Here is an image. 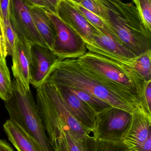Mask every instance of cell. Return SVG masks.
Here are the masks:
<instances>
[{
    "instance_id": "cell-1",
    "label": "cell",
    "mask_w": 151,
    "mask_h": 151,
    "mask_svg": "<svg viewBox=\"0 0 151 151\" xmlns=\"http://www.w3.org/2000/svg\"><path fill=\"white\" fill-rule=\"evenodd\" d=\"M43 83L83 91L113 107L130 114L133 113L138 106L105 86L82 68L76 59H59L57 61L52 65Z\"/></svg>"
},
{
    "instance_id": "cell-2",
    "label": "cell",
    "mask_w": 151,
    "mask_h": 151,
    "mask_svg": "<svg viewBox=\"0 0 151 151\" xmlns=\"http://www.w3.org/2000/svg\"><path fill=\"white\" fill-rule=\"evenodd\" d=\"M76 59L108 88L139 104L145 82L129 66L90 51Z\"/></svg>"
},
{
    "instance_id": "cell-3",
    "label": "cell",
    "mask_w": 151,
    "mask_h": 151,
    "mask_svg": "<svg viewBox=\"0 0 151 151\" xmlns=\"http://www.w3.org/2000/svg\"><path fill=\"white\" fill-rule=\"evenodd\" d=\"M98 1L107 10L108 23L122 45L136 56L151 50V32L136 6L121 0Z\"/></svg>"
},
{
    "instance_id": "cell-4",
    "label": "cell",
    "mask_w": 151,
    "mask_h": 151,
    "mask_svg": "<svg viewBox=\"0 0 151 151\" xmlns=\"http://www.w3.org/2000/svg\"><path fill=\"white\" fill-rule=\"evenodd\" d=\"M36 102L47 135L67 131L79 140L92 136L70 112L56 85L43 83L36 88Z\"/></svg>"
},
{
    "instance_id": "cell-5",
    "label": "cell",
    "mask_w": 151,
    "mask_h": 151,
    "mask_svg": "<svg viewBox=\"0 0 151 151\" xmlns=\"http://www.w3.org/2000/svg\"><path fill=\"white\" fill-rule=\"evenodd\" d=\"M12 83V96L4 101L9 119L24 129L41 151H54L31 90L25 88L17 79H14Z\"/></svg>"
},
{
    "instance_id": "cell-6",
    "label": "cell",
    "mask_w": 151,
    "mask_h": 151,
    "mask_svg": "<svg viewBox=\"0 0 151 151\" xmlns=\"http://www.w3.org/2000/svg\"><path fill=\"white\" fill-rule=\"evenodd\" d=\"M56 32L52 51L60 60L77 59L88 50L82 38L54 13L45 10Z\"/></svg>"
},
{
    "instance_id": "cell-7",
    "label": "cell",
    "mask_w": 151,
    "mask_h": 151,
    "mask_svg": "<svg viewBox=\"0 0 151 151\" xmlns=\"http://www.w3.org/2000/svg\"><path fill=\"white\" fill-rule=\"evenodd\" d=\"M132 114L112 107L98 114L93 137L96 141L121 142L131 123Z\"/></svg>"
},
{
    "instance_id": "cell-8",
    "label": "cell",
    "mask_w": 151,
    "mask_h": 151,
    "mask_svg": "<svg viewBox=\"0 0 151 151\" xmlns=\"http://www.w3.org/2000/svg\"><path fill=\"white\" fill-rule=\"evenodd\" d=\"M10 19L17 35L25 38L31 44L48 47L36 29L28 5L24 0H10Z\"/></svg>"
},
{
    "instance_id": "cell-9",
    "label": "cell",
    "mask_w": 151,
    "mask_h": 151,
    "mask_svg": "<svg viewBox=\"0 0 151 151\" xmlns=\"http://www.w3.org/2000/svg\"><path fill=\"white\" fill-rule=\"evenodd\" d=\"M57 15L79 35L86 45L95 44L94 35L99 31L72 3L67 0H60Z\"/></svg>"
},
{
    "instance_id": "cell-10",
    "label": "cell",
    "mask_w": 151,
    "mask_h": 151,
    "mask_svg": "<svg viewBox=\"0 0 151 151\" xmlns=\"http://www.w3.org/2000/svg\"><path fill=\"white\" fill-rule=\"evenodd\" d=\"M95 44L86 45L88 51L102 55L130 67L131 60L135 55L124 45L109 35L98 31L94 35Z\"/></svg>"
},
{
    "instance_id": "cell-11",
    "label": "cell",
    "mask_w": 151,
    "mask_h": 151,
    "mask_svg": "<svg viewBox=\"0 0 151 151\" xmlns=\"http://www.w3.org/2000/svg\"><path fill=\"white\" fill-rule=\"evenodd\" d=\"M151 134V116L139 104L132 114L130 126L121 142L129 151H136Z\"/></svg>"
},
{
    "instance_id": "cell-12",
    "label": "cell",
    "mask_w": 151,
    "mask_h": 151,
    "mask_svg": "<svg viewBox=\"0 0 151 151\" xmlns=\"http://www.w3.org/2000/svg\"><path fill=\"white\" fill-rule=\"evenodd\" d=\"M30 83L37 88L44 82L52 65L59 60L49 48L32 44Z\"/></svg>"
},
{
    "instance_id": "cell-13",
    "label": "cell",
    "mask_w": 151,
    "mask_h": 151,
    "mask_svg": "<svg viewBox=\"0 0 151 151\" xmlns=\"http://www.w3.org/2000/svg\"><path fill=\"white\" fill-rule=\"evenodd\" d=\"M56 86L70 112L80 124L93 136L97 114L67 87Z\"/></svg>"
},
{
    "instance_id": "cell-14",
    "label": "cell",
    "mask_w": 151,
    "mask_h": 151,
    "mask_svg": "<svg viewBox=\"0 0 151 151\" xmlns=\"http://www.w3.org/2000/svg\"><path fill=\"white\" fill-rule=\"evenodd\" d=\"M32 44L25 38L17 35L12 57V74L27 89L30 88V66Z\"/></svg>"
},
{
    "instance_id": "cell-15",
    "label": "cell",
    "mask_w": 151,
    "mask_h": 151,
    "mask_svg": "<svg viewBox=\"0 0 151 151\" xmlns=\"http://www.w3.org/2000/svg\"><path fill=\"white\" fill-rule=\"evenodd\" d=\"M3 128L8 139L18 151H41L34 140L12 121H6Z\"/></svg>"
},
{
    "instance_id": "cell-16",
    "label": "cell",
    "mask_w": 151,
    "mask_h": 151,
    "mask_svg": "<svg viewBox=\"0 0 151 151\" xmlns=\"http://www.w3.org/2000/svg\"><path fill=\"white\" fill-rule=\"evenodd\" d=\"M27 5L36 29L48 47L52 50L56 35L53 24L46 15L45 10L28 4Z\"/></svg>"
},
{
    "instance_id": "cell-17",
    "label": "cell",
    "mask_w": 151,
    "mask_h": 151,
    "mask_svg": "<svg viewBox=\"0 0 151 151\" xmlns=\"http://www.w3.org/2000/svg\"><path fill=\"white\" fill-rule=\"evenodd\" d=\"M151 50L131 60L130 68L144 82L151 81Z\"/></svg>"
},
{
    "instance_id": "cell-18",
    "label": "cell",
    "mask_w": 151,
    "mask_h": 151,
    "mask_svg": "<svg viewBox=\"0 0 151 151\" xmlns=\"http://www.w3.org/2000/svg\"><path fill=\"white\" fill-rule=\"evenodd\" d=\"M69 1L72 3L85 16V17L89 21L90 23L92 25L94 26L100 32L103 34L109 35L114 40L120 42L118 37L114 33V32L108 22L98 16L89 11L78 4L70 1Z\"/></svg>"
},
{
    "instance_id": "cell-19",
    "label": "cell",
    "mask_w": 151,
    "mask_h": 151,
    "mask_svg": "<svg viewBox=\"0 0 151 151\" xmlns=\"http://www.w3.org/2000/svg\"><path fill=\"white\" fill-rule=\"evenodd\" d=\"M12 83L6 58L0 56V98L7 101L12 95Z\"/></svg>"
},
{
    "instance_id": "cell-20",
    "label": "cell",
    "mask_w": 151,
    "mask_h": 151,
    "mask_svg": "<svg viewBox=\"0 0 151 151\" xmlns=\"http://www.w3.org/2000/svg\"><path fill=\"white\" fill-rule=\"evenodd\" d=\"M67 88L79 99L90 106L97 114H98L104 110L112 106L106 102L96 97L87 92L78 89Z\"/></svg>"
},
{
    "instance_id": "cell-21",
    "label": "cell",
    "mask_w": 151,
    "mask_h": 151,
    "mask_svg": "<svg viewBox=\"0 0 151 151\" xmlns=\"http://www.w3.org/2000/svg\"><path fill=\"white\" fill-rule=\"evenodd\" d=\"M69 151H91L94 137L90 136L83 140L74 138L67 131H62Z\"/></svg>"
},
{
    "instance_id": "cell-22",
    "label": "cell",
    "mask_w": 151,
    "mask_h": 151,
    "mask_svg": "<svg viewBox=\"0 0 151 151\" xmlns=\"http://www.w3.org/2000/svg\"><path fill=\"white\" fill-rule=\"evenodd\" d=\"M0 18L2 22L7 54L8 55L12 57L13 55L15 50L16 40L17 35L12 24L10 19L4 20L1 18V17Z\"/></svg>"
},
{
    "instance_id": "cell-23",
    "label": "cell",
    "mask_w": 151,
    "mask_h": 151,
    "mask_svg": "<svg viewBox=\"0 0 151 151\" xmlns=\"http://www.w3.org/2000/svg\"><path fill=\"white\" fill-rule=\"evenodd\" d=\"M78 4L108 23L109 17L107 10L98 0H82Z\"/></svg>"
},
{
    "instance_id": "cell-24",
    "label": "cell",
    "mask_w": 151,
    "mask_h": 151,
    "mask_svg": "<svg viewBox=\"0 0 151 151\" xmlns=\"http://www.w3.org/2000/svg\"><path fill=\"white\" fill-rule=\"evenodd\" d=\"M91 151H130L121 142H112L96 141L94 138Z\"/></svg>"
},
{
    "instance_id": "cell-25",
    "label": "cell",
    "mask_w": 151,
    "mask_h": 151,
    "mask_svg": "<svg viewBox=\"0 0 151 151\" xmlns=\"http://www.w3.org/2000/svg\"><path fill=\"white\" fill-rule=\"evenodd\" d=\"M137 7L149 31L151 32V0H137Z\"/></svg>"
},
{
    "instance_id": "cell-26",
    "label": "cell",
    "mask_w": 151,
    "mask_h": 151,
    "mask_svg": "<svg viewBox=\"0 0 151 151\" xmlns=\"http://www.w3.org/2000/svg\"><path fill=\"white\" fill-rule=\"evenodd\" d=\"M144 111L151 116V81L145 82L140 103Z\"/></svg>"
},
{
    "instance_id": "cell-27",
    "label": "cell",
    "mask_w": 151,
    "mask_h": 151,
    "mask_svg": "<svg viewBox=\"0 0 151 151\" xmlns=\"http://www.w3.org/2000/svg\"><path fill=\"white\" fill-rule=\"evenodd\" d=\"M48 138L54 151H69L62 131Z\"/></svg>"
},
{
    "instance_id": "cell-28",
    "label": "cell",
    "mask_w": 151,
    "mask_h": 151,
    "mask_svg": "<svg viewBox=\"0 0 151 151\" xmlns=\"http://www.w3.org/2000/svg\"><path fill=\"white\" fill-rule=\"evenodd\" d=\"M10 0H0V17L3 20L10 19Z\"/></svg>"
},
{
    "instance_id": "cell-29",
    "label": "cell",
    "mask_w": 151,
    "mask_h": 151,
    "mask_svg": "<svg viewBox=\"0 0 151 151\" xmlns=\"http://www.w3.org/2000/svg\"><path fill=\"white\" fill-rule=\"evenodd\" d=\"M8 55L3 29L0 27V56L6 58Z\"/></svg>"
},
{
    "instance_id": "cell-30",
    "label": "cell",
    "mask_w": 151,
    "mask_h": 151,
    "mask_svg": "<svg viewBox=\"0 0 151 151\" xmlns=\"http://www.w3.org/2000/svg\"><path fill=\"white\" fill-rule=\"evenodd\" d=\"M47 5L48 11L57 15V9L60 0H43Z\"/></svg>"
},
{
    "instance_id": "cell-31",
    "label": "cell",
    "mask_w": 151,
    "mask_h": 151,
    "mask_svg": "<svg viewBox=\"0 0 151 151\" xmlns=\"http://www.w3.org/2000/svg\"><path fill=\"white\" fill-rule=\"evenodd\" d=\"M27 4L34 7H38L46 11L48 10V7L43 0H24Z\"/></svg>"
},
{
    "instance_id": "cell-32",
    "label": "cell",
    "mask_w": 151,
    "mask_h": 151,
    "mask_svg": "<svg viewBox=\"0 0 151 151\" xmlns=\"http://www.w3.org/2000/svg\"><path fill=\"white\" fill-rule=\"evenodd\" d=\"M136 151H151V134L145 142Z\"/></svg>"
},
{
    "instance_id": "cell-33",
    "label": "cell",
    "mask_w": 151,
    "mask_h": 151,
    "mask_svg": "<svg viewBox=\"0 0 151 151\" xmlns=\"http://www.w3.org/2000/svg\"><path fill=\"white\" fill-rule=\"evenodd\" d=\"M0 151H14L11 146L5 140L0 138Z\"/></svg>"
},
{
    "instance_id": "cell-34",
    "label": "cell",
    "mask_w": 151,
    "mask_h": 151,
    "mask_svg": "<svg viewBox=\"0 0 151 151\" xmlns=\"http://www.w3.org/2000/svg\"><path fill=\"white\" fill-rule=\"evenodd\" d=\"M67 1L73 2L76 3L77 4H79L82 0H67Z\"/></svg>"
},
{
    "instance_id": "cell-35",
    "label": "cell",
    "mask_w": 151,
    "mask_h": 151,
    "mask_svg": "<svg viewBox=\"0 0 151 151\" xmlns=\"http://www.w3.org/2000/svg\"><path fill=\"white\" fill-rule=\"evenodd\" d=\"M133 1V2L134 3V4H135L136 6H137V0H132Z\"/></svg>"
}]
</instances>
